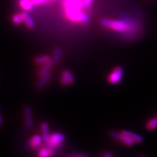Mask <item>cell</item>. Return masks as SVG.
<instances>
[{
	"instance_id": "30bf717a",
	"label": "cell",
	"mask_w": 157,
	"mask_h": 157,
	"mask_svg": "<svg viewBox=\"0 0 157 157\" xmlns=\"http://www.w3.org/2000/svg\"><path fill=\"white\" fill-rule=\"evenodd\" d=\"M22 15L23 17V22L25 23L26 26L29 28L33 29L36 27V24L35 22L32 18V17L29 15V13H27V11L22 13Z\"/></svg>"
},
{
	"instance_id": "e0dca14e",
	"label": "cell",
	"mask_w": 157,
	"mask_h": 157,
	"mask_svg": "<svg viewBox=\"0 0 157 157\" xmlns=\"http://www.w3.org/2000/svg\"><path fill=\"white\" fill-rule=\"evenodd\" d=\"M52 66H53V62H52V60L44 63L43 66L41 68V70L39 71V74H38L39 76L41 77L43 75L46 74V73H48V71L51 70V68L52 67Z\"/></svg>"
},
{
	"instance_id": "5b68a950",
	"label": "cell",
	"mask_w": 157,
	"mask_h": 157,
	"mask_svg": "<svg viewBox=\"0 0 157 157\" xmlns=\"http://www.w3.org/2000/svg\"><path fill=\"white\" fill-rule=\"evenodd\" d=\"M110 136L115 140H117L120 141L121 143L124 144V145L127 147H133L134 145V143L131 140H130L128 137L126 136L125 135L122 134L121 132H110Z\"/></svg>"
},
{
	"instance_id": "277c9868",
	"label": "cell",
	"mask_w": 157,
	"mask_h": 157,
	"mask_svg": "<svg viewBox=\"0 0 157 157\" xmlns=\"http://www.w3.org/2000/svg\"><path fill=\"white\" fill-rule=\"evenodd\" d=\"M66 139L65 135L60 132H55L50 135L49 140L47 141V146L52 149H55L60 145Z\"/></svg>"
},
{
	"instance_id": "d6986e66",
	"label": "cell",
	"mask_w": 157,
	"mask_h": 157,
	"mask_svg": "<svg viewBox=\"0 0 157 157\" xmlns=\"http://www.w3.org/2000/svg\"><path fill=\"white\" fill-rule=\"evenodd\" d=\"M12 22L15 24V25H18L21 23H22L23 22V17L22 15V13H17L14 15L13 16L12 18H11Z\"/></svg>"
},
{
	"instance_id": "2e32d148",
	"label": "cell",
	"mask_w": 157,
	"mask_h": 157,
	"mask_svg": "<svg viewBox=\"0 0 157 157\" xmlns=\"http://www.w3.org/2000/svg\"><path fill=\"white\" fill-rule=\"evenodd\" d=\"M63 51L62 49L60 47H56L55 50V52H54V55L52 59V62L53 63H58V62L60 61V58L62 55Z\"/></svg>"
},
{
	"instance_id": "44dd1931",
	"label": "cell",
	"mask_w": 157,
	"mask_h": 157,
	"mask_svg": "<svg viewBox=\"0 0 157 157\" xmlns=\"http://www.w3.org/2000/svg\"><path fill=\"white\" fill-rule=\"evenodd\" d=\"M94 2V0H82V6L85 9L89 8Z\"/></svg>"
},
{
	"instance_id": "cb8c5ba5",
	"label": "cell",
	"mask_w": 157,
	"mask_h": 157,
	"mask_svg": "<svg viewBox=\"0 0 157 157\" xmlns=\"http://www.w3.org/2000/svg\"><path fill=\"white\" fill-rule=\"evenodd\" d=\"M2 124H3V119H2L1 115H0V126H1Z\"/></svg>"
},
{
	"instance_id": "ba28073f",
	"label": "cell",
	"mask_w": 157,
	"mask_h": 157,
	"mask_svg": "<svg viewBox=\"0 0 157 157\" xmlns=\"http://www.w3.org/2000/svg\"><path fill=\"white\" fill-rule=\"evenodd\" d=\"M24 117L25 124L28 128H32L33 125L32 119V110L31 107L27 105L24 109Z\"/></svg>"
},
{
	"instance_id": "6da1fadb",
	"label": "cell",
	"mask_w": 157,
	"mask_h": 157,
	"mask_svg": "<svg viewBox=\"0 0 157 157\" xmlns=\"http://www.w3.org/2000/svg\"><path fill=\"white\" fill-rule=\"evenodd\" d=\"M100 24L102 27L122 34L129 39L136 36L139 29L136 21L131 18L123 20L103 18L100 20Z\"/></svg>"
},
{
	"instance_id": "9c48e42d",
	"label": "cell",
	"mask_w": 157,
	"mask_h": 157,
	"mask_svg": "<svg viewBox=\"0 0 157 157\" xmlns=\"http://www.w3.org/2000/svg\"><path fill=\"white\" fill-rule=\"evenodd\" d=\"M40 79L38 81L36 84V88L37 90H41L45 86L47 83L51 80L52 77V75L51 73H47L46 74L43 75L40 77Z\"/></svg>"
},
{
	"instance_id": "ffe728a7",
	"label": "cell",
	"mask_w": 157,
	"mask_h": 157,
	"mask_svg": "<svg viewBox=\"0 0 157 157\" xmlns=\"http://www.w3.org/2000/svg\"><path fill=\"white\" fill-rule=\"evenodd\" d=\"M51 1H52V0H32V2L33 3L34 6H40V5H41V4L45 3L47 2H51Z\"/></svg>"
},
{
	"instance_id": "9a60e30c",
	"label": "cell",
	"mask_w": 157,
	"mask_h": 157,
	"mask_svg": "<svg viewBox=\"0 0 157 157\" xmlns=\"http://www.w3.org/2000/svg\"><path fill=\"white\" fill-rule=\"evenodd\" d=\"M145 128L147 130L152 131L155 130L157 128V117L151 118L148 121L146 122Z\"/></svg>"
},
{
	"instance_id": "7402d4cb",
	"label": "cell",
	"mask_w": 157,
	"mask_h": 157,
	"mask_svg": "<svg viewBox=\"0 0 157 157\" xmlns=\"http://www.w3.org/2000/svg\"><path fill=\"white\" fill-rule=\"evenodd\" d=\"M70 156H71V157H83V156H87V155H85V154H82V153H81V154H75V155H70Z\"/></svg>"
},
{
	"instance_id": "52a82bcc",
	"label": "cell",
	"mask_w": 157,
	"mask_h": 157,
	"mask_svg": "<svg viewBox=\"0 0 157 157\" xmlns=\"http://www.w3.org/2000/svg\"><path fill=\"white\" fill-rule=\"evenodd\" d=\"M120 132L122 134H124L128 137L130 140H131L132 141L134 142V144H141L144 141L143 137H142L140 135L134 133V132H130L128 130H121Z\"/></svg>"
},
{
	"instance_id": "3957f363",
	"label": "cell",
	"mask_w": 157,
	"mask_h": 157,
	"mask_svg": "<svg viewBox=\"0 0 157 157\" xmlns=\"http://www.w3.org/2000/svg\"><path fill=\"white\" fill-rule=\"evenodd\" d=\"M123 73V69L121 66H116L107 75V80L111 85L119 84L122 79Z\"/></svg>"
},
{
	"instance_id": "4fadbf2b",
	"label": "cell",
	"mask_w": 157,
	"mask_h": 157,
	"mask_svg": "<svg viewBox=\"0 0 157 157\" xmlns=\"http://www.w3.org/2000/svg\"><path fill=\"white\" fill-rule=\"evenodd\" d=\"M41 130L43 132V140L45 141L46 143L49 140V137H50V134H49V127L47 122H43L41 124Z\"/></svg>"
},
{
	"instance_id": "8992f818",
	"label": "cell",
	"mask_w": 157,
	"mask_h": 157,
	"mask_svg": "<svg viewBox=\"0 0 157 157\" xmlns=\"http://www.w3.org/2000/svg\"><path fill=\"white\" fill-rule=\"evenodd\" d=\"M75 82V77L72 74V73L67 70H63L62 73L60 78V82L63 86H68L69 85H72Z\"/></svg>"
},
{
	"instance_id": "603a6c76",
	"label": "cell",
	"mask_w": 157,
	"mask_h": 157,
	"mask_svg": "<svg viewBox=\"0 0 157 157\" xmlns=\"http://www.w3.org/2000/svg\"><path fill=\"white\" fill-rule=\"evenodd\" d=\"M101 156H103V157H111V156H113V155L111 153H109V152H107L106 153L101 155Z\"/></svg>"
},
{
	"instance_id": "d4e9b609",
	"label": "cell",
	"mask_w": 157,
	"mask_h": 157,
	"mask_svg": "<svg viewBox=\"0 0 157 157\" xmlns=\"http://www.w3.org/2000/svg\"><path fill=\"white\" fill-rule=\"evenodd\" d=\"M0 115H1V113H0Z\"/></svg>"
},
{
	"instance_id": "5bb4252c",
	"label": "cell",
	"mask_w": 157,
	"mask_h": 157,
	"mask_svg": "<svg viewBox=\"0 0 157 157\" xmlns=\"http://www.w3.org/2000/svg\"><path fill=\"white\" fill-rule=\"evenodd\" d=\"M55 154V152L53 151V149L51 147H43L39 151L38 156L40 157H47V156H51Z\"/></svg>"
},
{
	"instance_id": "7c38bea8",
	"label": "cell",
	"mask_w": 157,
	"mask_h": 157,
	"mask_svg": "<svg viewBox=\"0 0 157 157\" xmlns=\"http://www.w3.org/2000/svg\"><path fill=\"white\" fill-rule=\"evenodd\" d=\"M18 4L20 7L25 11H31L34 7L32 0H19Z\"/></svg>"
},
{
	"instance_id": "7a4b0ae2",
	"label": "cell",
	"mask_w": 157,
	"mask_h": 157,
	"mask_svg": "<svg viewBox=\"0 0 157 157\" xmlns=\"http://www.w3.org/2000/svg\"><path fill=\"white\" fill-rule=\"evenodd\" d=\"M66 16L69 21L77 23H86L89 21L88 14L82 11V0H62Z\"/></svg>"
},
{
	"instance_id": "ac0fdd59",
	"label": "cell",
	"mask_w": 157,
	"mask_h": 157,
	"mask_svg": "<svg viewBox=\"0 0 157 157\" xmlns=\"http://www.w3.org/2000/svg\"><path fill=\"white\" fill-rule=\"evenodd\" d=\"M52 59L51 57L49 55H42L40 56H38L35 59V63H37V64L39 65H43L44 63H45L49 61H51Z\"/></svg>"
},
{
	"instance_id": "8fae6325",
	"label": "cell",
	"mask_w": 157,
	"mask_h": 157,
	"mask_svg": "<svg viewBox=\"0 0 157 157\" xmlns=\"http://www.w3.org/2000/svg\"><path fill=\"white\" fill-rule=\"evenodd\" d=\"M43 137L40 135H35L29 141V145L32 149H36L42 144Z\"/></svg>"
}]
</instances>
